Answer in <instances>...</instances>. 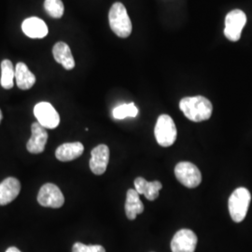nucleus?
I'll use <instances>...</instances> for the list:
<instances>
[{
    "label": "nucleus",
    "instance_id": "5701e85b",
    "mask_svg": "<svg viewBox=\"0 0 252 252\" xmlns=\"http://www.w3.org/2000/svg\"><path fill=\"white\" fill-rule=\"evenodd\" d=\"M21 252L19 251L17 248H15V247H10L9 248L8 250H7V252Z\"/></svg>",
    "mask_w": 252,
    "mask_h": 252
},
{
    "label": "nucleus",
    "instance_id": "ddd939ff",
    "mask_svg": "<svg viewBox=\"0 0 252 252\" xmlns=\"http://www.w3.org/2000/svg\"><path fill=\"white\" fill-rule=\"evenodd\" d=\"M22 30L28 37L31 38H43L49 32L45 23L37 17L26 19L22 24Z\"/></svg>",
    "mask_w": 252,
    "mask_h": 252
},
{
    "label": "nucleus",
    "instance_id": "6e6552de",
    "mask_svg": "<svg viewBox=\"0 0 252 252\" xmlns=\"http://www.w3.org/2000/svg\"><path fill=\"white\" fill-rule=\"evenodd\" d=\"M37 202L42 207L59 208L63 207L64 197L61 189L56 185L53 183H47L39 189Z\"/></svg>",
    "mask_w": 252,
    "mask_h": 252
},
{
    "label": "nucleus",
    "instance_id": "7ed1b4c3",
    "mask_svg": "<svg viewBox=\"0 0 252 252\" xmlns=\"http://www.w3.org/2000/svg\"><path fill=\"white\" fill-rule=\"evenodd\" d=\"M252 195L250 190L246 188H237L231 194L228 207L232 220L234 222H241L248 213V209L251 204Z\"/></svg>",
    "mask_w": 252,
    "mask_h": 252
},
{
    "label": "nucleus",
    "instance_id": "4468645a",
    "mask_svg": "<svg viewBox=\"0 0 252 252\" xmlns=\"http://www.w3.org/2000/svg\"><path fill=\"white\" fill-rule=\"evenodd\" d=\"M135 189L141 195H144L146 198L150 201H154L155 199L158 198L159 191L162 189V183L158 180L149 182L147 180L139 177L136 178L135 181Z\"/></svg>",
    "mask_w": 252,
    "mask_h": 252
},
{
    "label": "nucleus",
    "instance_id": "4be33fe9",
    "mask_svg": "<svg viewBox=\"0 0 252 252\" xmlns=\"http://www.w3.org/2000/svg\"><path fill=\"white\" fill-rule=\"evenodd\" d=\"M72 252H106L105 249L100 245H85V244H74Z\"/></svg>",
    "mask_w": 252,
    "mask_h": 252
},
{
    "label": "nucleus",
    "instance_id": "f03ea898",
    "mask_svg": "<svg viewBox=\"0 0 252 252\" xmlns=\"http://www.w3.org/2000/svg\"><path fill=\"white\" fill-rule=\"evenodd\" d=\"M108 21L111 30L119 37L126 38L132 33V23L125 5L121 2L114 3L109 9Z\"/></svg>",
    "mask_w": 252,
    "mask_h": 252
},
{
    "label": "nucleus",
    "instance_id": "0eeeda50",
    "mask_svg": "<svg viewBox=\"0 0 252 252\" xmlns=\"http://www.w3.org/2000/svg\"><path fill=\"white\" fill-rule=\"evenodd\" d=\"M37 123L44 128L54 129L60 124V116L54 106L48 102H40L34 108Z\"/></svg>",
    "mask_w": 252,
    "mask_h": 252
},
{
    "label": "nucleus",
    "instance_id": "dca6fc26",
    "mask_svg": "<svg viewBox=\"0 0 252 252\" xmlns=\"http://www.w3.org/2000/svg\"><path fill=\"white\" fill-rule=\"evenodd\" d=\"M53 54L57 63H61L64 69L71 70L75 67V60L69 46L64 42H57L53 48Z\"/></svg>",
    "mask_w": 252,
    "mask_h": 252
},
{
    "label": "nucleus",
    "instance_id": "9d476101",
    "mask_svg": "<svg viewBox=\"0 0 252 252\" xmlns=\"http://www.w3.org/2000/svg\"><path fill=\"white\" fill-rule=\"evenodd\" d=\"M109 149L107 145L101 144L93 149L91 153L90 168L94 175H103L108 167Z\"/></svg>",
    "mask_w": 252,
    "mask_h": 252
},
{
    "label": "nucleus",
    "instance_id": "20e7f679",
    "mask_svg": "<svg viewBox=\"0 0 252 252\" xmlns=\"http://www.w3.org/2000/svg\"><path fill=\"white\" fill-rule=\"evenodd\" d=\"M154 135L158 144L162 147H170L177 139V127L169 115L162 114L158 118L154 128Z\"/></svg>",
    "mask_w": 252,
    "mask_h": 252
},
{
    "label": "nucleus",
    "instance_id": "412c9836",
    "mask_svg": "<svg viewBox=\"0 0 252 252\" xmlns=\"http://www.w3.org/2000/svg\"><path fill=\"white\" fill-rule=\"evenodd\" d=\"M44 9L51 17L59 19L63 16L64 7L62 0H45Z\"/></svg>",
    "mask_w": 252,
    "mask_h": 252
},
{
    "label": "nucleus",
    "instance_id": "39448f33",
    "mask_svg": "<svg viewBox=\"0 0 252 252\" xmlns=\"http://www.w3.org/2000/svg\"><path fill=\"white\" fill-rule=\"evenodd\" d=\"M175 176L180 183L187 188H196L202 181L198 167L189 162H180L175 167Z\"/></svg>",
    "mask_w": 252,
    "mask_h": 252
},
{
    "label": "nucleus",
    "instance_id": "a211bd4d",
    "mask_svg": "<svg viewBox=\"0 0 252 252\" xmlns=\"http://www.w3.org/2000/svg\"><path fill=\"white\" fill-rule=\"evenodd\" d=\"M15 80L19 89L29 90L36 82V77L29 70L25 63H18L15 66Z\"/></svg>",
    "mask_w": 252,
    "mask_h": 252
},
{
    "label": "nucleus",
    "instance_id": "f257e3e1",
    "mask_svg": "<svg viewBox=\"0 0 252 252\" xmlns=\"http://www.w3.org/2000/svg\"><path fill=\"white\" fill-rule=\"evenodd\" d=\"M180 110L189 121L200 123L207 121L212 115L213 107L205 96H188L180 100Z\"/></svg>",
    "mask_w": 252,
    "mask_h": 252
},
{
    "label": "nucleus",
    "instance_id": "f8f14e48",
    "mask_svg": "<svg viewBox=\"0 0 252 252\" xmlns=\"http://www.w3.org/2000/svg\"><path fill=\"white\" fill-rule=\"evenodd\" d=\"M21 190L20 181L15 178H8L0 183V206H6L18 196Z\"/></svg>",
    "mask_w": 252,
    "mask_h": 252
},
{
    "label": "nucleus",
    "instance_id": "b1692460",
    "mask_svg": "<svg viewBox=\"0 0 252 252\" xmlns=\"http://www.w3.org/2000/svg\"><path fill=\"white\" fill-rule=\"evenodd\" d=\"M2 121V112H1V109H0V123Z\"/></svg>",
    "mask_w": 252,
    "mask_h": 252
},
{
    "label": "nucleus",
    "instance_id": "aec40b11",
    "mask_svg": "<svg viewBox=\"0 0 252 252\" xmlns=\"http://www.w3.org/2000/svg\"><path fill=\"white\" fill-rule=\"evenodd\" d=\"M138 114V108L134 103L123 104L113 109L112 116L116 120H124L127 117L135 118Z\"/></svg>",
    "mask_w": 252,
    "mask_h": 252
},
{
    "label": "nucleus",
    "instance_id": "6ab92c4d",
    "mask_svg": "<svg viewBox=\"0 0 252 252\" xmlns=\"http://www.w3.org/2000/svg\"><path fill=\"white\" fill-rule=\"evenodd\" d=\"M15 78V69L11 61L5 59L1 63V79L0 84L4 89H11Z\"/></svg>",
    "mask_w": 252,
    "mask_h": 252
},
{
    "label": "nucleus",
    "instance_id": "f3484780",
    "mask_svg": "<svg viewBox=\"0 0 252 252\" xmlns=\"http://www.w3.org/2000/svg\"><path fill=\"white\" fill-rule=\"evenodd\" d=\"M139 196L140 194L135 189H128L126 193V214L131 220L144 211V205Z\"/></svg>",
    "mask_w": 252,
    "mask_h": 252
},
{
    "label": "nucleus",
    "instance_id": "423d86ee",
    "mask_svg": "<svg viewBox=\"0 0 252 252\" xmlns=\"http://www.w3.org/2000/svg\"><path fill=\"white\" fill-rule=\"evenodd\" d=\"M246 24L247 16L241 9H234L230 11L226 15L224 36L234 42L239 40Z\"/></svg>",
    "mask_w": 252,
    "mask_h": 252
},
{
    "label": "nucleus",
    "instance_id": "1a4fd4ad",
    "mask_svg": "<svg viewBox=\"0 0 252 252\" xmlns=\"http://www.w3.org/2000/svg\"><path fill=\"white\" fill-rule=\"evenodd\" d=\"M196 246V234L189 229H181L172 239L171 251L172 252H194Z\"/></svg>",
    "mask_w": 252,
    "mask_h": 252
},
{
    "label": "nucleus",
    "instance_id": "2eb2a0df",
    "mask_svg": "<svg viewBox=\"0 0 252 252\" xmlns=\"http://www.w3.org/2000/svg\"><path fill=\"white\" fill-rule=\"evenodd\" d=\"M83 152L84 147L81 142L64 143L57 148L55 156L61 162H69L79 158Z\"/></svg>",
    "mask_w": 252,
    "mask_h": 252
},
{
    "label": "nucleus",
    "instance_id": "9b49d317",
    "mask_svg": "<svg viewBox=\"0 0 252 252\" xmlns=\"http://www.w3.org/2000/svg\"><path fill=\"white\" fill-rule=\"evenodd\" d=\"M32 135L27 142V151L33 154L41 153L45 150L46 143L48 140V133L46 128L40 126L38 123H34L31 126Z\"/></svg>",
    "mask_w": 252,
    "mask_h": 252
}]
</instances>
